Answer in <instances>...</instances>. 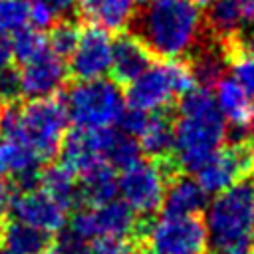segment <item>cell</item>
<instances>
[{
    "label": "cell",
    "instance_id": "obj_1",
    "mask_svg": "<svg viewBox=\"0 0 254 254\" xmlns=\"http://www.w3.org/2000/svg\"><path fill=\"white\" fill-rule=\"evenodd\" d=\"M129 26L153 56L183 60L200 42L202 12L190 0H147Z\"/></svg>",
    "mask_w": 254,
    "mask_h": 254
},
{
    "label": "cell",
    "instance_id": "obj_2",
    "mask_svg": "<svg viewBox=\"0 0 254 254\" xmlns=\"http://www.w3.org/2000/svg\"><path fill=\"white\" fill-rule=\"evenodd\" d=\"M175 161L183 173L196 169L226 141V119L220 115L212 91L194 85L177 99L173 111Z\"/></svg>",
    "mask_w": 254,
    "mask_h": 254
},
{
    "label": "cell",
    "instance_id": "obj_3",
    "mask_svg": "<svg viewBox=\"0 0 254 254\" xmlns=\"http://www.w3.org/2000/svg\"><path fill=\"white\" fill-rule=\"evenodd\" d=\"M204 228L210 248L252 254L254 250V177H246L214 194Z\"/></svg>",
    "mask_w": 254,
    "mask_h": 254
},
{
    "label": "cell",
    "instance_id": "obj_4",
    "mask_svg": "<svg viewBox=\"0 0 254 254\" xmlns=\"http://www.w3.org/2000/svg\"><path fill=\"white\" fill-rule=\"evenodd\" d=\"M194 85V77L185 60L153 62L143 73L127 83L123 91L125 105L145 113L171 111V105Z\"/></svg>",
    "mask_w": 254,
    "mask_h": 254
},
{
    "label": "cell",
    "instance_id": "obj_5",
    "mask_svg": "<svg viewBox=\"0 0 254 254\" xmlns=\"http://www.w3.org/2000/svg\"><path fill=\"white\" fill-rule=\"evenodd\" d=\"M62 101L69 123L79 129L113 127L125 109L123 89L109 77L75 81L65 89Z\"/></svg>",
    "mask_w": 254,
    "mask_h": 254
},
{
    "label": "cell",
    "instance_id": "obj_6",
    "mask_svg": "<svg viewBox=\"0 0 254 254\" xmlns=\"http://www.w3.org/2000/svg\"><path fill=\"white\" fill-rule=\"evenodd\" d=\"M181 173L175 157L167 161H151L143 157L137 165L117 177V194L137 216L151 218L161 208L167 183Z\"/></svg>",
    "mask_w": 254,
    "mask_h": 254
},
{
    "label": "cell",
    "instance_id": "obj_7",
    "mask_svg": "<svg viewBox=\"0 0 254 254\" xmlns=\"http://www.w3.org/2000/svg\"><path fill=\"white\" fill-rule=\"evenodd\" d=\"M67 127V111L56 95L30 99L20 107V135L44 163H50L58 155Z\"/></svg>",
    "mask_w": 254,
    "mask_h": 254
},
{
    "label": "cell",
    "instance_id": "obj_8",
    "mask_svg": "<svg viewBox=\"0 0 254 254\" xmlns=\"http://www.w3.org/2000/svg\"><path fill=\"white\" fill-rule=\"evenodd\" d=\"M137 222L139 216L121 198H111L97 206H79L71 210L65 230L87 242L97 236H129L135 240Z\"/></svg>",
    "mask_w": 254,
    "mask_h": 254
},
{
    "label": "cell",
    "instance_id": "obj_9",
    "mask_svg": "<svg viewBox=\"0 0 254 254\" xmlns=\"http://www.w3.org/2000/svg\"><path fill=\"white\" fill-rule=\"evenodd\" d=\"M155 254H206L208 236L204 222L194 216H165L153 220L145 234ZM143 242V244H145Z\"/></svg>",
    "mask_w": 254,
    "mask_h": 254
},
{
    "label": "cell",
    "instance_id": "obj_10",
    "mask_svg": "<svg viewBox=\"0 0 254 254\" xmlns=\"http://www.w3.org/2000/svg\"><path fill=\"white\" fill-rule=\"evenodd\" d=\"M111 50L113 38L107 30L97 26L83 28L73 52L67 58V75L75 81L105 77L111 69Z\"/></svg>",
    "mask_w": 254,
    "mask_h": 254
},
{
    "label": "cell",
    "instance_id": "obj_11",
    "mask_svg": "<svg viewBox=\"0 0 254 254\" xmlns=\"http://www.w3.org/2000/svg\"><path fill=\"white\" fill-rule=\"evenodd\" d=\"M115 127L101 129H71L64 135L58 149L60 163L71 171L75 177L85 175L87 171L105 163V151Z\"/></svg>",
    "mask_w": 254,
    "mask_h": 254
},
{
    "label": "cell",
    "instance_id": "obj_12",
    "mask_svg": "<svg viewBox=\"0 0 254 254\" xmlns=\"http://www.w3.org/2000/svg\"><path fill=\"white\" fill-rule=\"evenodd\" d=\"M20 85L22 97L28 99H42L58 95L67 79V65L65 60L56 56L50 48L42 50L32 60L20 64Z\"/></svg>",
    "mask_w": 254,
    "mask_h": 254
},
{
    "label": "cell",
    "instance_id": "obj_13",
    "mask_svg": "<svg viewBox=\"0 0 254 254\" xmlns=\"http://www.w3.org/2000/svg\"><path fill=\"white\" fill-rule=\"evenodd\" d=\"M8 214H12V218L20 222L46 230L50 234H58L60 230L65 228V222H67V210L60 206L42 189L14 192Z\"/></svg>",
    "mask_w": 254,
    "mask_h": 254
},
{
    "label": "cell",
    "instance_id": "obj_14",
    "mask_svg": "<svg viewBox=\"0 0 254 254\" xmlns=\"http://www.w3.org/2000/svg\"><path fill=\"white\" fill-rule=\"evenodd\" d=\"M206 8V24L218 40L228 42L254 30V0H212Z\"/></svg>",
    "mask_w": 254,
    "mask_h": 254
},
{
    "label": "cell",
    "instance_id": "obj_15",
    "mask_svg": "<svg viewBox=\"0 0 254 254\" xmlns=\"http://www.w3.org/2000/svg\"><path fill=\"white\" fill-rule=\"evenodd\" d=\"M151 64H153V54L133 32H121L113 40L109 71L113 73V79L119 85H127L129 81H133Z\"/></svg>",
    "mask_w": 254,
    "mask_h": 254
},
{
    "label": "cell",
    "instance_id": "obj_16",
    "mask_svg": "<svg viewBox=\"0 0 254 254\" xmlns=\"http://www.w3.org/2000/svg\"><path fill=\"white\" fill-rule=\"evenodd\" d=\"M139 0H77L75 10L89 26L121 32L131 24Z\"/></svg>",
    "mask_w": 254,
    "mask_h": 254
},
{
    "label": "cell",
    "instance_id": "obj_17",
    "mask_svg": "<svg viewBox=\"0 0 254 254\" xmlns=\"http://www.w3.org/2000/svg\"><path fill=\"white\" fill-rule=\"evenodd\" d=\"M206 198L208 194L200 189L196 179L181 173L167 183L161 208L165 216H194L204 210Z\"/></svg>",
    "mask_w": 254,
    "mask_h": 254
},
{
    "label": "cell",
    "instance_id": "obj_18",
    "mask_svg": "<svg viewBox=\"0 0 254 254\" xmlns=\"http://www.w3.org/2000/svg\"><path fill=\"white\" fill-rule=\"evenodd\" d=\"M145 159L167 161L175 157V127L173 111L151 113L143 133L137 137Z\"/></svg>",
    "mask_w": 254,
    "mask_h": 254
},
{
    "label": "cell",
    "instance_id": "obj_19",
    "mask_svg": "<svg viewBox=\"0 0 254 254\" xmlns=\"http://www.w3.org/2000/svg\"><path fill=\"white\" fill-rule=\"evenodd\" d=\"M54 244V234L34 228L16 218L2 222L0 226V246L12 254H40Z\"/></svg>",
    "mask_w": 254,
    "mask_h": 254
},
{
    "label": "cell",
    "instance_id": "obj_20",
    "mask_svg": "<svg viewBox=\"0 0 254 254\" xmlns=\"http://www.w3.org/2000/svg\"><path fill=\"white\" fill-rule=\"evenodd\" d=\"M38 189L48 192L67 212H71V210L81 206L79 189H77V177L71 171H67L62 163H48V165L42 167Z\"/></svg>",
    "mask_w": 254,
    "mask_h": 254
},
{
    "label": "cell",
    "instance_id": "obj_21",
    "mask_svg": "<svg viewBox=\"0 0 254 254\" xmlns=\"http://www.w3.org/2000/svg\"><path fill=\"white\" fill-rule=\"evenodd\" d=\"M214 103L220 111V115L228 121L226 125L234 127H246L248 115H250V95L242 89V85L234 77H222L214 85Z\"/></svg>",
    "mask_w": 254,
    "mask_h": 254
},
{
    "label": "cell",
    "instance_id": "obj_22",
    "mask_svg": "<svg viewBox=\"0 0 254 254\" xmlns=\"http://www.w3.org/2000/svg\"><path fill=\"white\" fill-rule=\"evenodd\" d=\"M81 206H97L111 198H117V171L107 163L77 177Z\"/></svg>",
    "mask_w": 254,
    "mask_h": 254
},
{
    "label": "cell",
    "instance_id": "obj_23",
    "mask_svg": "<svg viewBox=\"0 0 254 254\" xmlns=\"http://www.w3.org/2000/svg\"><path fill=\"white\" fill-rule=\"evenodd\" d=\"M189 56H192L187 64L190 67V73L194 77V83L198 87H214L218 83V79L224 77L228 64H226V54L224 50L212 48V46H202V48H194Z\"/></svg>",
    "mask_w": 254,
    "mask_h": 254
},
{
    "label": "cell",
    "instance_id": "obj_24",
    "mask_svg": "<svg viewBox=\"0 0 254 254\" xmlns=\"http://www.w3.org/2000/svg\"><path fill=\"white\" fill-rule=\"evenodd\" d=\"M224 54L232 77L250 97H254V36L228 40Z\"/></svg>",
    "mask_w": 254,
    "mask_h": 254
},
{
    "label": "cell",
    "instance_id": "obj_25",
    "mask_svg": "<svg viewBox=\"0 0 254 254\" xmlns=\"http://www.w3.org/2000/svg\"><path fill=\"white\" fill-rule=\"evenodd\" d=\"M143 159V151L139 147V141L119 129L113 131L107 151H105V163L113 169V171H127L133 165H137Z\"/></svg>",
    "mask_w": 254,
    "mask_h": 254
},
{
    "label": "cell",
    "instance_id": "obj_26",
    "mask_svg": "<svg viewBox=\"0 0 254 254\" xmlns=\"http://www.w3.org/2000/svg\"><path fill=\"white\" fill-rule=\"evenodd\" d=\"M8 42H10L12 60H16L18 64L32 60L34 56H38L42 50L48 48V42H46V36L42 34V30H36L32 26H26V28L18 30L16 34H12Z\"/></svg>",
    "mask_w": 254,
    "mask_h": 254
},
{
    "label": "cell",
    "instance_id": "obj_27",
    "mask_svg": "<svg viewBox=\"0 0 254 254\" xmlns=\"http://www.w3.org/2000/svg\"><path fill=\"white\" fill-rule=\"evenodd\" d=\"M79 34H81V28L73 20L64 18V20H56L52 24L46 42H48V48L56 56H60L62 60H67L79 40Z\"/></svg>",
    "mask_w": 254,
    "mask_h": 254
},
{
    "label": "cell",
    "instance_id": "obj_28",
    "mask_svg": "<svg viewBox=\"0 0 254 254\" xmlns=\"http://www.w3.org/2000/svg\"><path fill=\"white\" fill-rule=\"evenodd\" d=\"M30 0H0V36L10 38L28 26Z\"/></svg>",
    "mask_w": 254,
    "mask_h": 254
},
{
    "label": "cell",
    "instance_id": "obj_29",
    "mask_svg": "<svg viewBox=\"0 0 254 254\" xmlns=\"http://www.w3.org/2000/svg\"><path fill=\"white\" fill-rule=\"evenodd\" d=\"M137 246L129 236H97L89 240V254H133Z\"/></svg>",
    "mask_w": 254,
    "mask_h": 254
},
{
    "label": "cell",
    "instance_id": "obj_30",
    "mask_svg": "<svg viewBox=\"0 0 254 254\" xmlns=\"http://www.w3.org/2000/svg\"><path fill=\"white\" fill-rule=\"evenodd\" d=\"M22 99V85H20V71L10 65L0 73V105L16 103Z\"/></svg>",
    "mask_w": 254,
    "mask_h": 254
},
{
    "label": "cell",
    "instance_id": "obj_31",
    "mask_svg": "<svg viewBox=\"0 0 254 254\" xmlns=\"http://www.w3.org/2000/svg\"><path fill=\"white\" fill-rule=\"evenodd\" d=\"M56 254H89V242L77 238L69 230H60L54 234V244H52Z\"/></svg>",
    "mask_w": 254,
    "mask_h": 254
},
{
    "label": "cell",
    "instance_id": "obj_32",
    "mask_svg": "<svg viewBox=\"0 0 254 254\" xmlns=\"http://www.w3.org/2000/svg\"><path fill=\"white\" fill-rule=\"evenodd\" d=\"M149 115L151 113H145L141 109H133V107H127L125 105V109H123V113H121V117L117 121L119 131H123V133H127V135H131V137L137 139L143 133L145 125H147Z\"/></svg>",
    "mask_w": 254,
    "mask_h": 254
},
{
    "label": "cell",
    "instance_id": "obj_33",
    "mask_svg": "<svg viewBox=\"0 0 254 254\" xmlns=\"http://www.w3.org/2000/svg\"><path fill=\"white\" fill-rule=\"evenodd\" d=\"M58 20V14L42 0H30V12H28V26L36 30H50L52 24Z\"/></svg>",
    "mask_w": 254,
    "mask_h": 254
},
{
    "label": "cell",
    "instance_id": "obj_34",
    "mask_svg": "<svg viewBox=\"0 0 254 254\" xmlns=\"http://www.w3.org/2000/svg\"><path fill=\"white\" fill-rule=\"evenodd\" d=\"M12 194H14V190H12V187H10V181H8L6 175L0 171V224H2L4 218L8 216Z\"/></svg>",
    "mask_w": 254,
    "mask_h": 254
},
{
    "label": "cell",
    "instance_id": "obj_35",
    "mask_svg": "<svg viewBox=\"0 0 254 254\" xmlns=\"http://www.w3.org/2000/svg\"><path fill=\"white\" fill-rule=\"evenodd\" d=\"M42 2H46L58 14V18L71 14L75 10V6H77V0H42Z\"/></svg>",
    "mask_w": 254,
    "mask_h": 254
},
{
    "label": "cell",
    "instance_id": "obj_36",
    "mask_svg": "<svg viewBox=\"0 0 254 254\" xmlns=\"http://www.w3.org/2000/svg\"><path fill=\"white\" fill-rule=\"evenodd\" d=\"M12 52H10V42H8V38H2L0 36V73L4 71V69H8L10 65H12Z\"/></svg>",
    "mask_w": 254,
    "mask_h": 254
},
{
    "label": "cell",
    "instance_id": "obj_37",
    "mask_svg": "<svg viewBox=\"0 0 254 254\" xmlns=\"http://www.w3.org/2000/svg\"><path fill=\"white\" fill-rule=\"evenodd\" d=\"M246 133L250 139H254V105L250 107V115H248V121H246Z\"/></svg>",
    "mask_w": 254,
    "mask_h": 254
},
{
    "label": "cell",
    "instance_id": "obj_38",
    "mask_svg": "<svg viewBox=\"0 0 254 254\" xmlns=\"http://www.w3.org/2000/svg\"><path fill=\"white\" fill-rule=\"evenodd\" d=\"M133 254H155V252H153L147 244H139V246L135 248V252H133Z\"/></svg>",
    "mask_w": 254,
    "mask_h": 254
},
{
    "label": "cell",
    "instance_id": "obj_39",
    "mask_svg": "<svg viewBox=\"0 0 254 254\" xmlns=\"http://www.w3.org/2000/svg\"><path fill=\"white\" fill-rule=\"evenodd\" d=\"M206 254H236V252H230V250H220V248H210V250H206Z\"/></svg>",
    "mask_w": 254,
    "mask_h": 254
},
{
    "label": "cell",
    "instance_id": "obj_40",
    "mask_svg": "<svg viewBox=\"0 0 254 254\" xmlns=\"http://www.w3.org/2000/svg\"><path fill=\"white\" fill-rule=\"evenodd\" d=\"M190 2H192V4H196L198 8H206V6H208L212 0H190Z\"/></svg>",
    "mask_w": 254,
    "mask_h": 254
},
{
    "label": "cell",
    "instance_id": "obj_41",
    "mask_svg": "<svg viewBox=\"0 0 254 254\" xmlns=\"http://www.w3.org/2000/svg\"><path fill=\"white\" fill-rule=\"evenodd\" d=\"M40 254H56V252H54V248H48V250H44V252H40Z\"/></svg>",
    "mask_w": 254,
    "mask_h": 254
},
{
    "label": "cell",
    "instance_id": "obj_42",
    "mask_svg": "<svg viewBox=\"0 0 254 254\" xmlns=\"http://www.w3.org/2000/svg\"><path fill=\"white\" fill-rule=\"evenodd\" d=\"M0 254H12V252H10V250H6L4 246H0Z\"/></svg>",
    "mask_w": 254,
    "mask_h": 254
},
{
    "label": "cell",
    "instance_id": "obj_43",
    "mask_svg": "<svg viewBox=\"0 0 254 254\" xmlns=\"http://www.w3.org/2000/svg\"><path fill=\"white\" fill-rule=\"evenodd\" d=\"M139 2H141V4H143V2H147V0H139Z\"/></svg>",
    "mask_w": 254,
    "mask_h": 254
}]
</instances>
